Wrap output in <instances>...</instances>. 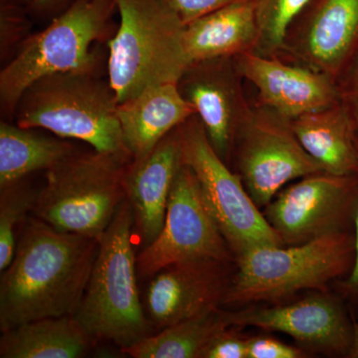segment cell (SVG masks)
I'll return each instance as SVG.
<instances>
[{
  "mask_svg": "<svg viewBox=\"0 0 358 358\" xmlns=\"http://www.w3.org/2000/svg\"><path fill=\"white\" fill-rule=\"evenodd\" d=\"M134 214L128 199L99 238V251L74 317L96 341L129 348L152 336L154 327L136 286Z\"/></svg>",
  "mask_w": 358,
  "mask_h": 358,
  "instance_id": "cell-4",
  "label": "cell"
},
{
  "mask_svg": "<svg viewBox=\"0 0 358 358\" xmlns=\"http://www.w3.org/2000/svg\"><path fill=\"white\" fill-rule=\"evenodd\" d=\"M243 81L234 58L219 57L190 63L178 82L181 96L194 109L212 147L228 166L233 140L252 108Z\"/></svg>",
  "mask_w": 358,
  "mask_h": 358,
  "instance_id": "cell-14",
  "label": "cell"
},
{
  "mask_svg": "<svg viewBox=\"0 0 358 358\" xmlns=\"http://www.w3.org/2000/svg\"><path fill=\"white\" fill-rule=\"evenodd\" d=\"M230 327H253L292 336L308 350L348 357L355 322L338 298L317 294L288 306L227 310Z\"/></svg>",
  "mask_w": 358,
  "mask_h": 358,
  "instance_id": "cell-13",
  "label": "cell"
},
{
  "mask_svg": "<svg viewBox=\"0 0 358 358\" xmlns=\"http://www.w3.org/2000/svg\"><path fill=\"white\" fill-rule=\"evenodd\" d=\"M120 24L107 42L108 76L119 103L150 87L178 84L192 61L186 24L166 0H115Z\"/></svg>",
  "mask_w": 358,
  "mask_h": 358,
  "instance_id": "cell-3",
  "label": "cell"
},
{
  "mask_svg": "<svg viewBox=\"0 0 358 358\" xmlns=\"http://www.w3.org/2000/svg\"><path fill=\"white\" fill-rule=\"evenodd\" d=\"M16 1L20 2V3L22 4L25 7H27L28 10L32 8L33 4H34L35 0H16Z\"/></svg>",
  "mask_w": 358,
  "mask_h": 358,
  "instance_id": "cell-34",
  "label": "cell"
},
{
  "mask_svg": "<svg viewBox=\"0 0 358 358\" xmlns=\"http://www.w3.org/2000/svg\"><path fill=\"white\" fill-rule=\"evenodd\" d=\"M185 24L223 7L249 0H166Z\"/></svg>",
  "mask_w": 358,
  "mask_h": 358,
  "instance_id": "cell-30",
  "label": "cell"
},
{
  "mask_svg": "<svg viewBox=\"0 0 358 358\" xmlns=\"http://www.w3.org/2000/svg\"><path fill=\"white\" fill-rule=\"evenodd\" d=\"M117 95L96 70L55 73L26 89L16 108V124L44 129L61 138L85 141L99 152L131 157L117 117ZM133 160V159H131Z\"/></svg>",
  "mask_w": 358,
  "mask_h": 358,
  "instance_id": "cell-2",
  "label": "cell"
},
{
  "mask_svg": "<svg viewBox=\"0 0 358 358\" xmlns=\"http://www.w3.org/2000/svg\"><path fill=\"white\" fill-rule=\"evenodd\" d=\"M205 259L235 262L196 176L183 164L174 179L164 227L136 257V270L141 278H152L174 264Z\"/></svg>",
  "mask_w": 358,
  "mask_h": 358,
  "instance_id": "cell-11",
  "label": "cell"
},
{
  "mask_svg": "<svg viewBox=\"0 0 358 358\" xmlns=\"http://www.w3.org/2000/svg\"><path fill=\"white\" fill-rule=\"evenodd\" d=\"M124 155L80 152L46 171L32 215L63 232L98 239L127 199Z\"/></svg>",
  "mask_w": 358,
  "mask_h": 358,
  "instance_id": "cell-7",
  "label": "cell"
},
{
  "mask_svg": "<svg viewBox=\"0 0 358 358\" xmlns=\"http://www.w3.org/2000/svg\"><path fill=\"white\" fill-rule=\"evenodd\" d=\"M115 10V0H73L44 30L30 35L0 72L2 114L14 117L21 96L40 78L98 69L92 45L108 40Z\"/></svg>",
  "mask_w": 358,
  "mask_h": 358,
  "instance_id": "cell-6",
  "label": "cell"
},
{
  "mask_svg": "<svg viewBox=\"0 0 358 358\" xmlns=\"http://www.w3.org/2000/svg\"><path fill=\"white\" fill-rule=\"evenodd\" d=\"M358 51V0H310L287 30L279 57L336 81Z\"/></svg>",
  "mask_w": 358,
  "mask_h": 358,
  "instance_id": "cell-12",
  "label": "cell"
},
{
  "mask_svg": "<svg viewBox=\"0 0 358 358\" xmlns=\"http://www.w3.org/2000/svg\"><path fill=\"white\" fill-rule=\"evenodd\" d=\"M99 240L26 218L13 260L0 279L2 333L33 320L74 315L83 299Z\"/></svg>",
  "mask_w": 358,
  "mask_h": 358,
  "instance_id": "cell-1",
  "label": "cell"
},
{
  "mask_svg": "<svg viewBox=\"0 0 358 358\" xmlns=\"http://www.w3.org/2000/svg\"><path fill=\"white\" fill-rule=\"evenodd\" d=\"M348 357L358 358V322H355V334H353L352 345Z\"/></svg>",
  "mask_w": 358,
  "mask_h": 358,
  "instance_id": "cell-33",
  "label": "cell"
},
{
  "mask_svg": "<svg viewBox=\"0 0 358 358\" xmlns=\"http://www.w3.org/2000/svg\"><path fill=\"white\" fill-rule=\"evenodd\" d=\"M249 338L237 327H227L212 341L204 358H248Z\"/></svg>",
  "mask_w": 358,
  "mask_h": 358,
  "instance_id": "cell-28",
  "label": "cell"
},
{
  "mask_svg": "<svg viewBox=\"0 0 358 358\" xmlns=\"http://www.w3.org/2000/svg\"><path fill=\"white\" fill-rule=\"evenodd\" d=\"M221 308L160 329L122 352L134 358H204L212 341L229 327Z\"/></svg>",
  "mask_w": 358,
  "mask_h": 358,
  "instance_id": "cell-23",
  "label": "cell"
},
{
  "mask_svg": "<svg viewBox=\"0 0 358 358\" xmlns=\"http://www.w3.org/2000/svg\"><path fill=\"white\" fill-rule=\"evenodd\" d=\"M73 0H35L31 10L38 13H50L66 8Z\"/></svg>",
  "mask_w": 358,
  "mask_h": 358,
  "instance_id": "cell-32",
  "label": "cell"
},
{
  "mask_svg": "<svg viewBox=\"0 0 358 358\" xmlns=\"http://www.w3.org/2000/svg\"><path fill=\"white\" fill-rule=\"evenodd\" d=\"M183 164L199 180L205 202L235 258L261 246H285L239 174L215 152L199 115L178 128Z\"/></svg>",
  "mask_w": 358,
  "mask_h": 358,
  "instance_id": "cell-8",
  "label": "cell"
},
{
  "mask_svg": "<svg viewBox=\"0 0 358 358\" xmlns=\"http://www.w3.org/2000/svg\"><path fill=\"white\" fill-rule=\"evenodd\" d=\"M355 261V232L293 246L256 247L235 258L223 306L281 300L305 289L327 291L329 282L350 274Z\"/></svg>",
  "mask_w": 358,
  "mask_h": 358,
  "instance_id": "cell-5",
  "label": "cell"
},
{
  "mask_svg": "<svg viewBox=\"0 0 358 358\" xmlns=\"http://www.w3.org/2000/svg\"><path fill=\"white\" fill-rule=\"evenodd\" d=\"M229 166L260 208L292 181L324 171L301 145L291 120L259 103L233 140Z\"/></svg>",
  "mask_w": 358,
  "mask_h": 358,
  "instance_id": "cell-9",
  "label": "cell"
},
{
  "mask_svg": "<svg viewBox=\"0 0 358 358\" xmlns=\"http://www.w3.org/2000/svg\"><path fill=\"white\" fill-rule=\"evenodd\" d=\"M96 341L74 315L46 317L3 331L1 358H81Z\"/></svg>",
  "mask_w": 358,
  "mask_h": 358,
  "instance_id": "cell-21",
  "label": "cell"
},
{
  "mask_svg": "<svg viewBox=\"0 0 358 358\" xmlns=\"http://www.w3.org/2000/svg\"><path fill=\"white\" fill-rule=\"evenodd\" d=\"M339 103L343 106L358 133V51L336 80Z\"/></svg>",
  "mask_w": 358,
  "mask_h": 358,
  "instance_id": "cell-27",
  "label": "cell"
},
{
  "mask_svg": "<svg viewBox=\"0 0 358 358\" xmlns=\"http://www.w3.org/2000/svg\"><path fill=\"white\" fill-rule=\"evenodd\" d=\"M194 114L174 83L150 87L119 103L117 117L131 162L147 157L164 136Z\"/></svg>",
  "mask_w": 358,
  "mask_h": 358,
  "instance_id": "cell-18",
  "label": "cell"
},
{
  "mask_svg": "<svg viewBox=\"0 0 358 358\" xmlns=\"http://www.w3.org/2000/svg\"><path fill=\"white\" fill-rule=\"evenodd\" d=\"M357 209L358 173L320 171L282 188L263 213L285 246H293L355 232Z\"/></svg>",
  "mask_w": 358,
  "mask_h": 358,
  "instance_id": "cell-10",
  "label": "cell"
},
{
  "mask_svg": "<svg viewBox=\"0 0 358 358\" xmlns=\"http://www.w3.org/2000/svg\"><path fill=\"white\" fill-rule=\"evenodd\" d=\"M234 59L241 76L258 91L257 103L291 121L339 102L336 81L307 66L255 52Z\"/></svg>",
  "mask_w": 358,
  "mask_h": 358,
  "instance_id": "cell-16",
  "label": "cell"
},
{
  "mask_svg": "<svg viewBox=\"0 0 358 358\" xmlns=\"http://www.w3.org/2000/svg\"><path fill=\"white\" fill-rule=\"evenodd\" d=\"M308 352L268 336L249 338L248 358H305Z\"/></svg>",
  "mask_w": 358,
  "mask_h": 358,
  "instance_id": "cell-29",
  "label": "cell"
},
{
  "mask_svg": "<svg viewBox=\"0 0 358 358\" xmlns=\"http://www.w3.org/2000/svg\"><path fill=\"white\" fill-rule=\"evenodd\" d=\"M235 262L205 259L174 264L150 280L143 308L154 329H164L224 305Z\"/></svg>",
  "mask_w": 358,
  "mask_h": 358,
  "instance_id": "cell-15",
  "label": "cell"
},
{
  "mask_svg": "<svg viewBox=\"0 0 358 358\" xmlns=\"http://www.w3.org/2000/svg\"><path fill=\"white\" fill-rule=\"evenodd\" d=\"M259 1L249 0L223 7L186 24L185 47L190 61L235 58L255 51Z\"/></svg>",
  "mask_w": 358,
  "mask_h": 358,
  "instance_id": "cell-19",
  "label": "cell"
},
{
  "mask_svg": "<svg viewBox=\"0 0 358 358\" xmlns=\"http://www.w3.org/2000/svg\"><path fill=\"white\" fill-rule=\"evenodd\" d=\"M28 8L16 0H0V52L1 59L16 50L30 36ZM15 52V53H16Z\"/></svg>",
  "mask_w": 358,
  "mask_h": 358,
  "instance_id": "cell-26",
  "label": "cell"
},
{
  "mask_svg": "<svg viewBox=\"0 0 358 358\" xmlns=\"http://www.w3.org/2000/svg\"><path fill=\"white\" fill-rule=\"evenodd\" d=\"M310 0H260L259 41L255 53L266 57L281 55L287 30Z\"/></svg>",
  "mask_w": 358,
  "mask_h": 358,
  "instance_id": "cell-25",
  "label": "cell"
},
{
  "mask_svg": "<svg viewBox=\"0 0 358 358\" xmlns=\"http://www.w3.org/2000/svg\"><path fill=\"white\" fill-rule=\"evenodd\" d=\"M291 122L301 145L324 171L339 176L358 173L357 129L341 103Z\"/></svg>",
  "mask_w": 358,
  "mask_h": 358,
  "instance_id": "cell-20",
  "label": "cell"
},
{
  "mask_svg": "<svg viewBox=\"0 0 358 358\" xmlns=\"http://www.w3.org/2000/svg\"><path fill=\"white\" fill-rule=\"evenodd\" d=\"M77 152V148L68 141L2 122L0 188L22 180L35 171H48Z\"/></svg>",
  "mask_w": 358,
  "mask_h": 358,
  "instance_id": "cell-22",
  "label": "cell"
},
{
  "mask_svg": "<svg viewBox=\"0 0 358 358\" xmlns=\"http://www.w3.org/2000/svg\"><path fill=\"white\" fill-rule=\"evenodd\" d=\"M183 166L178 128L164 136L145 159L127 167L124 186L136 233L148 246L164 227L174 179Z\"/></svg>",
  "mask_w": 358,
  "mask_h": 358,
  "instance_id": "cell-17",
  "label": "cell"
},
{
  "mask_svg": "<svg viewBox=\"0 0 358 358\" xmlns=\"http://www.w3.org/2000/svg\"><path fill=\"white\" fill-rule=\"evenodd\" d=\"M355 143L358 152V133L355 136ZM355 261L350 274L345 279L338 282L339 289L343 296L358 305V209L355 220Z\"/></svg>",
  "mask_w": 358,
  "mask_h": 358,
  "instance_id": "cell-31",
  "label": "cell"
},
{
  "mask_svg": "<svg viewBox=\"0 0 358 358\" xmlns=\"http://www.w3.org/2000/svg\"><path fill=\"white\" fill-rule=\"evenodd\" d=\"M37 192L24 179L0 188V271L13 260L20 228L32 212Z\"/></svg>",
  "mask_w": 358,
  "mask_h": 358,
  "instance_id": "cell-24",
  "label": "cell"
}]
</instances>
